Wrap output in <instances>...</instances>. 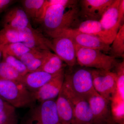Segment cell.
<instances>
[{
	"label": "cell",
	"mask_w": 124,
	"mask_h": 124,
	"mask_svg": "<svg viewBox=\"0 0 124 124\" xmlns=\"http://www.w3.org/2000/svg\"><path fill=\"white\" fill-rule=\"evenodd\" d=\"M78 1L70 4L55 5L46 9L41 22L46 32L72 28L79 14Z\"/></svg>",
	"instance_id": "obj_1"
},
{
	"label": "cell",
	"mask_w": 124,
	"mask_h": 124,
	"mask_svg": "<svg viewBox=\"0 0 124 124\" xmlns=\"http://www.w3.org/2000/svg\"><path fill=\"white\" fill-rule=\"evenodd\" d=\"M62 89L73 103L78 100L88 99L96 91L93 85L91 71L80 68L72 73H65Z\"/></svg>",
	"instance_id": "obj_2"
},
{
	"label": "cell",
	"mask_w": 124,
	"mask_h": 124,
	"mask_svg": "<svg viewBox=\"0 0 124 124\" xmlns=\"http://www.w3.org/2000/svg\"><path fill=\"white\" fill-rule=\"evenodd\" d=\"M0 97L15 108H31L36 102L21 82L2 79H0Z\"/></svg>",
	"instance_id": "obj_3"
},
{
	"label": "cell",
	"mask_w": 124,
	"mask_h": 124,
	"mask_svg": "<svg viewBox=\"0 0 124 124\" xmlns=\"http://www.w3.org/2000/svg\"><path fill=\"white\" fill-rule=\"evenodd\" d=\"M77 62L82 67L110 71L117 63L115 57L95 49L83 48L75 45Z\"/></svg>",
	"instance_id": "obj_4"
},
{
	"label": "cell",
	"mask_w": 124,
	"mask_h": 124,
	"mask_svg": "<svg viewBox=\"0 0 124 124\" xmlns=\"http://www.w3.org/2000/svg\"><path fill=\"white\" fill-rule=\"evenodd\" d=\"M24 124H61L55 100H46L31 108Z\"/></svg>",
	"instance_id": "obj_5"
},
{
	"label": "cell",
	"mask_w": 124,
	"mask_h": 124,
	"mask_svg": "<svg viewBox=\"0 0 124 124\" xmlns=\"http://www.w3.org/2000/svg\"><path fill=\"white\" fill-rule=\"evenodd\" d=\"M46 33L52 38L60 36L68 37L72 39L75 44L83 48L95 49L105 53L109 52L110 49V45L98 37L82 33L73 28L60 29Z\"/></svg>",
	"instance_id": "obj_6"
},
{
	"label": "cell",
	"mask_w": 124,
	"mask_h": 124,
	"mask_svg": "<svg viewBox=\"0 0 124 124\" xmlns=\"http://www.w3.org/2000/svg\"><path fill=\"white\" fill-rule=\"evenodd\" d=\"M93 85L95 91L109 101H112L116 94L115 72L101 69L91 70Z\"/></svg>",
	"instance_id": "obj_7"
},
{
	"label": "cell",
	"mask_w": 124,
	"mask_h": 124,
	"mask_svg": "<svg viewBox=\"0 0 124 124\" xmlns=\"http://www.w3.org/2000/svg\"><path fill=\"white\" fill-rule=\"evenodd\" d=\"M51 49L70 67L77 62L75 44L71 38L65 36L53 38Z\"/></svg>",
	"instance_id": "obj_8"
},
{
	"label": "cell",
	"mask_w": 124,
	"mask_h": 124,
	"mask_svg": "<svg viewBox=\"0 0 124 124\" xmlns=\"http://www.w3.org/2000/svg\"><path fill=\"white\" fill-rule=\"evenodd\" d=\"M120 2L121 0H115L105 11L99 20L111 44L122 25L119 22L118 17Z\"/></svg>",
	"instance_id": "obj_9"
},
{
	"label": "cell",
	"mask_w": 124,
	"mask_h": 124,
	"mask_svg": "<svg viewBox=\"0 0 124 124\" xmlns=\"http://www.w3.org/2000/svg\"><path fill=\"white\" fill-rule=\"evenodd\" d=\"M93 112L94 124H103L108 122L110 117V101L103 97L97 92L88 99Z\"/></svg>",
	"instance_id": "obj_10"
},
{
	"label": "cell",
	"mask_w": 124,
	"mask_h": 124,
	"mask_svg": "<svg viewBox=\"0 0 124 124\" xmlns=\"http://www.w3.org/2000/svg\"><path fill=\"white\" fill-rule=\"evenodd\" d=\"M115 0H82L81 14L85 20L99 21L102 16Z\"/></svg>",
	"instance_id": "obj_11"
},
{
	"label": "cell",
	"mask_w": 124,
	"mask_h": 124,
	"mask_svg": "<svg viewBox=\"0 0 124 124\" xmlns=\"http://www.w3.org/2000/svg\"><path fill=\"white\" fill-rule=\"evenodd\" d=\"M64 71L58 74L35 93H31L36 101L39 103L54 99L58 97L63 85Z\"/></svg>",
	"instance_id": "obj_12"
},
{
	"label": "cell",
	"mask_w": 124,
	"mask_h": 124,
	"mask_svg": "<svg viewBox=\"0 0 124 124\" xmlns=\"http://www.w3.org/2000/svg\"><path fill=\"white\" fill-rule=\"evenodd\" d=\"M23 36V42L31 50H43L51 49V41L47 39L41 32L33 27H25L18 30Z\"/></svg>",
	"instance_id": "obj_13"
},
{
	"label": "cell",
	"mask_w": 124,
	"mask_h": 124,
	"mask_svg": "<svg viewBox=\"0 0 124 124\" xmlns=\"http://www.w3.org/2000/svg\"><path fill=\"white\" fill-rule=\"evenodd\" d=\"M2 22L4 28L15 30L32 27L29 17L23 9L20 7H14L8 10Z\"/></svg>",
	"instance_id": "obj_14"
},
{
	"label": "cell",
	"mask_w": 124,
	"mask_h": 124,
	"mask_svg": "<svg viewBox=\"0 0 124 124\" xmlns=\"http://www.w3.org/2000/svg\"><path fill=\"white\" fill-rule=\"evenodd\" d=\"M55 102L61 124H71L73 119L74 104L62 88Z\"/></svg>",
	"instance_id": "obj_15"
},
{
	"label": "cell",
	"mask_w": 124,
	"mask_h": 124,
	"mask_svg": "<svg viewBox=\"0 0 124 124\" xmlns=\"http://www.w3.org/2000/svg\"><path fill=\"white\" fill-rule=\"evenodd\" d=\"M59 73L53 75L40 71L29 72L23 77L20 82L31 93H35Z\"/></svg>",
	"instance_id": "obj_16"
},
{
	"label": "cell",
	"mask_w": 124,
	"mask_h": 124,
	"mask_svg": "<svg viewBox=\"0 0 124 124\" xmlns=\"http://www.w3.org/2000/svg\"><path fill=\"white\" fill-rule=\"evenodd\" d=\"M74 104V113L71 124H93V116L88 100H78Z\"/></svg>",
	"instance_id": "obj_17"
},
{
	"label": "cell",
	"mask_w": 124,
	"mask_h": 124,
	"mask_svg": "<svg viewBox=\"0 0 124 124\" xmlns=\"http://www.w3.org/2000/svg\"><path fill=\"white\" fill-rule=\"evenodd\" d=\"M75 29L82 33L96 37L108 44H111L99 21L85 20L81 23L79 26Z\"/></svg>",
	"instance_id": "obj_18"
},
{
	"label": "cell",
	"mask_w": 124,
	"mask_h": 124,
	"mask_svg": "<svg viewBox=\"0 0 124 124\" xmlns=\"http://www.w3.org/2000/svg\"><path fill=\"white\" fill-rule=\"evenodd\" d=\"M64 67L63 61L57 55L49 50L44 63L36 71H43L54 75L64 71Z\"/></svg>",
	"instance_id": "obj_19"
},
{
	"label": "cell",
	"mask_w": 124,
	"mask_h": 124,
	"mask_svg": "<svg viewBox=\"0 0 124 124\" xmlns=\"http://www.w3.org/2000/svg\"><path fill=\"white\" fill-rule=\"evenodd\" d=\"M45 0H23L22 1L23 10L29 18L40 22L41 10Z\"/></svg>",
	"instance_id": "obj_20"
},
{
	"label": "cell",
	"mask_w": 124,
	"mask_h": 124,
	"mask_svg": "<svg viewBox=\"0 0 124 124\" xmlns=\"http://www.w3.org/2000/svg\"><path fill=\"white\" fill-rule=\"evenodd\" d=\"M24 39L22 33L15 29L4 28L0 31V49L7 45L17 42H23Z\"/></svg>",
	"instance_id": "obj_21"
},
{
	"label": "cell",
	"mask_w": 124,
	"mask_h": 124,
	"mask_svg": "<svg viewBox=\"0 0 124 124\" xmlns=\"http://www.w3.org/2000/svg\"><path fill=\"white\" fill-rule=\"evenodd\" d=\"M110 46V51L113 57H121L124 52V24H122Z\"/></svg>",
	"instance_id": "obj_22"
},
{
	"label": "cell",
	"mask_w": 124,
	"mask_h": 124,
	"mask_svg": "<svg viewBox=\"0 0 124 124\" xmlns=\"http://www.w3.org/2000/svg\"><path fill=\"white\" fill-rule=\"evenodd\" d=\"M23 77L6 62H0V79L20 82Z\"/></svg>",
	"instance_id": "obj_23"
},
{
	"label": "cell",
	"mask_w": 124,
	"mask_h": 124,
	"mask_svg": "<svg viewBox=\"0 0 124 124\" xmlns=\"http://www.w3.org/2000/svg\"><path fill=\"white\" fill-rule=\"evenodd\" d=\"M31 49L23 42L13 43L6 46L2 49V54H6L18 59Z\"/></svg>",
	"instance_id": "obj_24"
},
{
	"label": "cell",
	"mask_w": 124,
	"mask_h": 124,
	"mask_svg": "<svg viewBox=\"0 0 124 124\" xmlns=\"http://www.w3.org/2000/svg\"><path fill=\"white\" fill-rule=\"evenodd\" d=\"M116 68V94L115 98L124 100V62L117 63Z\"/></svg>",
	"instance_id": "obj_25"
},
{
	"label": "cell",
	"mask_w": 124,
	"mask_h": 124,
	"mask_svg": "<svg viewBox=\"0 0 124 124\" xmlns=\"http://www.w3.org/2000/svg\"><path fill=\"white\" fill-rule=\"evenodd\" d=\"M3 61L6 62L23 76L28 73L26 67L18 59L13 56L2 54Z\"/></svg>",
	"instance_id": "obj_26"
},
{
	"label": "cell",
	"mask_w": 124,
	"mask_h": 124,
	"mask_svg": "<svg viewBox=\"0 0 124 124\" xmlns=\"http://www.w3.org/2000/svg\"><path fill=\"white\" fill-rule=\"evenodd\" d=\"M112 103V113L115 121L124 124V100L114 99Z\"/></svg>",
	"instance_id": "obj_27"
},
{
	"label": "cell",
	"mask_w": 124,
	"mask_h": 124,
	"mask_svg": "<svg viewBox=\"0 0 124 124\" xmlns=\"http://www.w3.org/2000/svg\"><path fill=\"white\" fill-rule=\"evenodd\" d=\"M18 124L15 108L11 107L0 112V124Z\"/></svg>",
	"instance_id": "obj_28"
},
{
	"label": "cell",
	"mask_w": 124,
	"mask_h": 124,
	"mask_svg": "<svg viewBox=\"0 0 124 124\" xmlns=\"http://www.w3.org/2000/svg\"><path fill=\"white\" fill-rule=\"evenodd\" d=\"M42 51L43 50H31L29 52L22 55L18 59L27 67L39 56L42 54Z\"/></svg>",
	"instance_id": "obj_29"
},
{
	"label": "cell",
	"mask_w": 124,
	"mask_h": 124,
	"mask_svg": "<svg viewBox=\"0 0 124 124\" xmlns=\"http://www.w3.org/2000/svg\"><path fill=\"white\" fill-rule=\"evenodd\" d=\"M14 1L13 0H0V13L8 8Z\"/></svg>",
	"instance_id": "obj_30"
},
{
	"label": "cell",
	"mask_w": 124,
	"mask_h": 124,
	"mask_svg": "<svg viewBox=\"0 0 124 124\" xmlns=\"http://www.w3.org/2000/svg\"><path fill=\"white\" fill-rule=\"evenodd\" d=\"M124 16V0H121L119 9V21L121 23Z\"/></svg>",
	"instance_id": "obj_31"
},
{
	"label": "cell",
	"mask_w": 124,
	"mask_h": 124,
	"mask_svg": "<svg viewBox=\"0 0 124 124\" xmlns=\"http://www.w3.org/2000/svg\"><path fill=\"white\" fill-rule=\"evenodd\" d=\"M11 107H12V106L0 97V112L9 108Z\"/></svg>",
	"instance_id": "obj_32"
},
{
	"label": "cell",
	"mask_w": 124,
	"mask_h": 124,
	"mask_svg": "<svg viewBox=\"0 0 124 124\" xmlns=\"http://www.w3.org/2000/svg\"><path fill=\"white\" fill-rule=\"evenodd\" d=\"M2 55V50L0 49V59Z\"/></svg>",
	"instance_id": "obj_33"
},
{
	"label": "cell",
	"mask_w": 124,
	"mask_h": 124,
	"mask_svg": "<svg viewBox=\"0 0 124 124\" xmlns=\"http://www.w3.org/2000/svg\"></svg>",
	"instance_id": "obj_34"
}]
</instances>
